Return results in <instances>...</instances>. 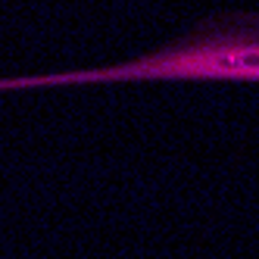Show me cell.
Returning a JSON list of instances; mask_svg holds the SVG:
<instances>
[{
  "label": "cell",
  "instance_id": "6da1fadb",
  "mask_svg": "<svg viewBox=\"0 0 259 259\" xmlns=\"http://www.w3.org/2000/svg\"><path fill=\"white\" fill-rule=\"evenodd\" d=\"M116 75L259 84V19H247L237 28H219L215 34H200L181 47L125 66Z\"/></svg>",
  "mask_w": 259,
  "mask_h": 259
}]
</instances>
